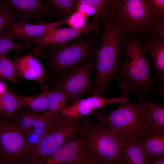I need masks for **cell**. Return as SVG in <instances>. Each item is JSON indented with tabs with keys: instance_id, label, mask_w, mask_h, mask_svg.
Wrapping results in <instances>:
<instances>
[{
	"instance_id": "cell-1",
	"label": "cell",
	"mask_w": 164,
	"mask_h": 164,
	"mask_svg": "<svg viewBox=\"0 0 164 164\" xmlns=\"http://www.w3.org/2000/svg\"><path fill=\"white\" fill-rule=\"evenodd\" d=\"M101 37L95 58L96 75L93 85L94 94L103 97L112 80L116 79L122 64L120 47L128 33L113 19L102 22Z\"/></svg>"
},
{
	"instance_id": "cell-2",
	"label": "cell",
	"mask_w": 164,
	"mask_h": 164,
	"mask_svg": "<svg viewBox=\"0 0 164 164\" xmlns=\"http://www.w3.org/2000/svg\"><path fill=\"white\" fill-rule=\"evenodd\" d=\"M122 46L125 55L117 77L118 86L123 93H140L144 95L157 94L152 81L150 64L142 43L136 34L129 33Z\"/></svg>"
},
{
	"instance_id": "cell-3",
	"label": "cell",
	"mask_w": 164,
	"mask_h": 164,
	"mask_svg": "<svg viewBox=\"0 0 164 164\" xmlns=\"http://www.w3.org/2000/svg\"><path fill=\"white\" fill-rule=\"evenodd\" d=\"M80 135L85 145L84 157L89 164H122L119 154L126 138L100 121L94 123L88 118Z\"/></svg>"
},
{
	"instance_id": "cell-4",
	"label": "cell",
	"mask_w": 164,
	"mask_h": 164,
	"mask_svg": "<svg viewBox=\"0 0 164 164\" xmlns=\"http://www.w3.org/2000/svg\"><path fill=\"white\" fill-rule=\"evenodd\" d=\"M136 104H133L129 97L120 103L113 111L104 115L97 111L91 114L94 115L107 127L116 131L137 144L138 137L145 132L148 112L146 99L138 93Z\"/></svg>"
},
{
	"instance_id": "cell-5",
	"label": "cell",
	"mask_w": 164,
	"mask_h": 164,
	"mask_svg": "<svg viewBox=\"0 0 164 164\" xmlns=\"http://www.w3.org/2000/svg\"><path fill=\"white\" fill-rule=\"evenodd\" d=\"M53 114V123L28 153L24 164L43 163L46 158L80 133L84 124L80 118L67 119L60 114Z\"/></svg>"
},
{
	"instance_id": "cell-6",
	"label": "cell",
	"mask_w": 164,
	"mask_h": 164,
	"mask_svg": "<svg viewBox=\"0 0 164 164\" xmlns=\"http://www.w3.org/2000/svg\"><path fill=\"white\" fill-rule=\"evenodd\" d=\"M97 32L82 35L62 45L51 46L49 59L53 67L63 71L95 57L99 42Z\"/></svg>"
},
{
	"instance_id": "cell-7",
	"label": "cell",
	"mask_w": 164,
	"mask_h": 164,
	"mask_svg": "<svg viewBox=\"0 0 164 164\" xmlns=\"http://www.w3.org/2000/svg\"><path fill=\"white\" fill-rule=\"evenodd\" d=\"M32 147L11 116L0 115V164H24Z\"/></svg>"
},
{
	"instance_id": "cell-8",
	"label": "cell",
	"mask_w": 164,
	"mask_h": 164,
	"mask_svg": "<svg viewBox=\"0 0 164 164\" xmlns=\"http://www.w3.org/2000/svg\"><path fill=\"white\" fill-rule=\"evenodd\" d=\"M158 18L146 0H119L112 19L128 33L139 35Z\"/></svg>"
},
{
	"instance_id": "cell-9",
	"label": "cell",
	"mask_w": 164,
	"mask_h": 164,
	"mask_svg": "<svg viewBox=\"0 0 164 164\" xmlns=\"http://www.w3.org/2000/svg\"><path fill=\"white\" fill-rule=\"evenodd\" d=\"M94 65L95 57L87 60L75 66L52 86L63 91L71 103L82 98L93 87L90 74Z\"/></svg>"
},
{
	"instance_id": "cell-10",
	"label": "cell",
	"mask_w": 164,
	"mask_h": 164,
	"mask_svg": "<svg viewBox=\"0 0 164 164\" xmlns=\"http://www.w3.org/2000/svg\"><path fill=\"white\" fill-rule=\"evenodd\" d=\"M96 15L90 22L81 26L70 28L56 27L46 32L40 38L32 43L36 46L32 49L34 55H43L44 49L49 46H56L65 43L82 35L97 32L101 28Z\"/></svg>"
},
{
	"instance_id": "cell-11",
	"label": "cell",
	"mask_w": 164,
	"mask_h": 164,
	"mask_svg": "<svg viewBox=\"0 0 164 164\" xmlns=\"http://www.w3.org/2000/svg\"><path fill=\"white\" fill-rule=\"evenodd\" d=\"M16 16L14 20L28 22L32 19L38 22L42 18H62L53 8L44 0H2Z\"/></svg>"
},
{
	"instance_id": "cell-12",
	"label": "cell",
	"mask_w": 164,
	"mask_h": 164,
	"mask_svg": "<svg viewBox=\"0 0 164 164\" xmlns=\"http://www.w3.org/2000/svg\"><path fill=\"white\" fill-rule=\"evenodd\" d=\"M38 24H31L21 21L13 20L7 25L10 29L14 41L20 39L24 42L27 48L33 41L40 38L46 32L53 28L68 23L67 18L46 23L43 20Z\"/></svg>"
},
{
	"instance_id": "cell-13",
	"label": "cell",
	"mask_w": 164,
	"mask_h": 164,
	"mask_svg": "<svg viewBox=\"0 0 164 164\" xmlns=\"http://www.w3.org/2000/svg\"><path fill=\"white\" fill-rule=\"evenodd\" d=\"M129 97V94L123 93L122 96L117 97L105 98L98 94L86 98H81L71 103V104L64 108L60 114L67 119L79 118L87 115L95 109L111 104L120 103Z\"/></svg>"
},
{
	"instance_id": "cell-14",
	"label": "cell",
	"mask_w": 164,
	"mask_h": 164,
	"mask_svg": "<svg viewBox=\"0 0 164 164\" xmlns=\"http://www.w3.org/2000/svg\"><path fill=\"white\" fill-rule=\"evenodd\" d=\"M85 142L80 134L44 160L46 164H87L84 157Z\"/></svg>"
},
{
	"instance_id": "cell-15",
	"label": "cell",
	"mask_w": 164,
	"mask_h": 164,
	"mask_svg": "<svg viewBox=\"0 0 164 164\" xmlns=\"http://www.w3.org/2000/svg\"><path fill=\"white\" fill-rule=\"evenodd\" d=\"M12 61L17 77L36 81L43 89L47 87L45 82L46 72L42 64L35 58L34 54L14 56Z\"/></svg>"
},
{
	"instance_id": "cell-16",
	"label": "cell",
	"mask_w": 164,
	"mask_h": 164,
	"mask_svg": "<svg viewBox=\"0 0 164 164\" xmlns=\"http://www.w3.org/2000/svg\"><path fill=\"white\" fill-rule=\"evenodd\" d=\"M16 124L23 129L31 130L35 133H44L53 122V114L47 111L42 114L30 110H18L11 116Z\"/></svg>"
},
{
	"instance_id": "cell-17",
	"label": "cell",
	"mask_w": 164,
	"mask_h": 164,
	"mask_svg": "<svg viewBox=\"0 0 164 164\" xmlns=\"http://www.w3.org/2000/svg\"><path fill=\"white\" fill-rule=\"evenodd\" d=\"M142 43L146 52L150 55L156 79L161 84L157 94L164 95V37L148 35Z\"/></svg>"
},
{
	"instance_id": "cell-18",
	"label": "cell",
	"mask_w": 164,
	"mask_h": 164,
	"mask_svg": "<svg viewBox=\"0 0 164 164\" xmlns=\"http://www.w3.org/2000/svg\"><path fill=\"white\" fill-rule=\"evenodd\" d=\"M122 164H150V159L145 150L126 138L119 152Z\"/></svg>"
},
{
	"instance_id": "cell-19",
	"label": "cell",
	"mask_w": 164,
	"mask_h": 164,
	"mask_svg": "<svg viewBox=\"0 0 164 164\" xmlns=\"http://www.w3.org/2000/svg\"><path fill=\"white\" fill-rule=\"evenodd\" d=\"M143 148L150 161L164 155V132L155 131L144 133L138 137L137 144Z\"/></svg>"
},
{
	"instance_id": "cell-20",
	"label": "cell",
	"mask_w": 164,
	"mask_h": 164,
	"mask_svg": "<svg viewBox=\"0 0 164 164\" xmlns=\"http://www.w3.org/2000/svg\"><path fill=\"white\" fill-rule=\"evenodd\" d=\"M145 104L148 116L145 133H149L155 131L164 132V105L146 100Z\"/></svg>"
},
{
	"instance_id": "cell-21",
	"label": "cell",
	"mask_w": 164,
	"mask_h": 164,
	"mask_svg": "<svg viewBox=\"0 0 164 164\" xmlns=\"http://www.w3.org/2000/svg\"><path fill=\"white\" fill-rule=\"evenodd\" d=\"M28 98L16 94L12 90H7L1 95L0 115L11 116L16 111L27 107Z\"/></svg>"
},
{
	"instance_id": "cell-22",
	"label": "cell",
	"mask_w": 164,
	"mask_h": 164,
	"mask_svg": "<svg viewBox=\"0 0 164 164\" xmlns=\"http://www.w3.org/2000/svg\"><path fill=\"white\" fill-rule=\"evenodd\" d=\"M78 4H84L96 9L98 22L112 18L114 8L119 0H76Z\"/></svg>"
},
{
	"instance_id": "cell-23",
	"label": "cell",
	"mask_w": 164,
	"mask_h": 164,
	"mask_svg": "<svg viewBox=\"0 0 164 164\" xmlns=\"http://www.w3.org/2000/svg\"><path fill=\"white\" fill-rule=\"evenodd\" d=\"M47 98V111L53 114H60L62 110L67 106V97L63 91L59 88H55L51 91L49 90Z\"/></svg>"
},
{
	"instance_id": "cell-24",
	"label": "cell",
	"mask_w": 164,
	"mask_h": 164,
	"mask_svg": "<svg viewBox=\"0 0 164 164\" xmlns=\"http://www.w3.org/2000/svg\"><path fill=\"white\" fill-rule=\"evenodd\" d=\"M24 43H20L14 42L11 32L6 26L5 30L0 35V57L5 55L12 50L18 53H21L23 48Z\"/></svg>"
},
{
	"instance_id": "cell-25",
	"label": "cell",
	"mask_w": 164,
	"mask_h": 164,
	"mask_svg": "<svg viewBox=\"0 0 164 164\" xmlns=\"http://www.w3.org/2000/svg\"><path fill=\"white\" fill-rule=\"evenodd\" d=\"M61 15L62 19L69 18L76 10L78 3L76 0H47Z\"/></svg>"
},
{
	"instance_id": "cell-26",
	"label": "cell",
	"mask_w": 164,
	"mask_h": 164,
	"mask_svg": "<svg viewBox=\"0 0 164 164\" xmlns=\"http://www.w3.org/2000/svg\"><path fill=\"white\" fill-rule=\"evenodd\" d=\"M13 63L6 55L0 57V79L7 80L14 84L18 81Z\"/></svg>"
},
{
	"instance_id": "cell-27",
	"label": "cell",
	"mask_w": 164,
	"mask_h": 164,
	"mask_svg": "<svg viewBox=\"0 0 164 164\" xmlns=\"http://www.w3.org/2000/svg\"><path fill=\"white\" fill-rule=\"evenodd\" d=\"M49 90L46 88L40 94L29 96L27 107L35 112L47 111V94Z\"/></svg>"
},
{
	"instance_id": "cell-28",
	"label": "cell",
	"mask_w": 164,
	"mask_h": 164,
	"mask_svg": "<svg viewBox=\"0 0 164 164\" xmlns=\"http://www.w3.org/2000/svg\"><path fill=\"white\" fill-rule=\"evenodd\" d=\"M16 18L15 15L11 11L7 4L2 2L0 5V35L8 23Z\"/></svg>"
},
{
	"instance_id": "cell-29",
	"label": "cell",
	"mask_w": 164,
	"mask_h": 164,
	"mask_svg": "<svg viewBox=\"0 0 164 164\" xmlns=\"http://www.w3.org/2000/svg\"><path fill=\"white\" fill-rule=\"evenodd\" d=\"M143 33L148 35L164 37V17L157 19L145 28Z\"/></svg>"
},
{
	"instance_id": "cell-30",
	"label": "cell",
	"mask_w": 164,
	"mask_h": 164,
	"mask_svg": "<svg viewBox=\"0 0 164 164\" xmlns=\"http://www.w3.org/2000/svg\"><path fill=\"white\" fill-rule=\"evenodd\" d=\"M157 18L164 17V0H146Z\"/></svg>"
},
{
	"instance_id": "cell-31",
	"label": "cell",
	"mask_w": 164,
	"mask_h": 164,
	"mask_svg": "<svg viewBox=\"0 0 164 164\" xmlns=\"http://www.w3.org/2000/svg\"><path fill=\"white\" fill-rule=\"evenodd\" d=\"M23 130L25 133L29 144L32 147L39 142L45 132L42 134H38L31 130Z\"/></svg>"
},
{
	"instance_id": "cell-32",
	"label": "cell",
	"mask_w": 164,
	"mask_h": 164,
	"mask_svg": "<svg viewBox=\"0 0 164 164\" xmlns=\"http://www.w3.org/2000/svg\"><path fill=\"white\" fill-rule=\"evenodd\" d=\"M164 155L156 157L150 161V164H164Z\"/></svg>"
},
{
	"instance_id": "cell-33",
	"label": "cell",
	"mask_w": 164,
	"mask_h": 164,
	"mask_svg": "<svg viewBox=\"0 0 164 164\" xmlns=\"http://www.w3.org/2000/svg\"><path fill=\"white\" fill-rule=\"evenodd\" d=\"M7 90L5 84L0 80V95H2Z\"/></svg>"
},
{
	"instance_id": "cell-34",
	"label": "cell",
	"mask_w": 164,
	"mask_h": 164,
	"mask_svg": "<svg viewBox=\"0 0 164 164\" xmlns=\"http://www.w3.org/2000/svg\"><path fill=\"white\" fill-rule=\"evenodd\" d=\"M1 102V95H0V104Z\"/></svg>"
},
{
	"instance_id": "cell-35",
	"label": "cell",
	"mask_w": 164,
	"mask_h": 164,
	"mask_svg": "<svg viewBox=\"0 0 164 164\" xmlns=\"http://www.w3.org/2000/svg\"><path fill=\"white\" fill-rule=\"evenodd\" d=\"M2 0H0V5L2 3Z\"/></svg>"
}]
</instances>
